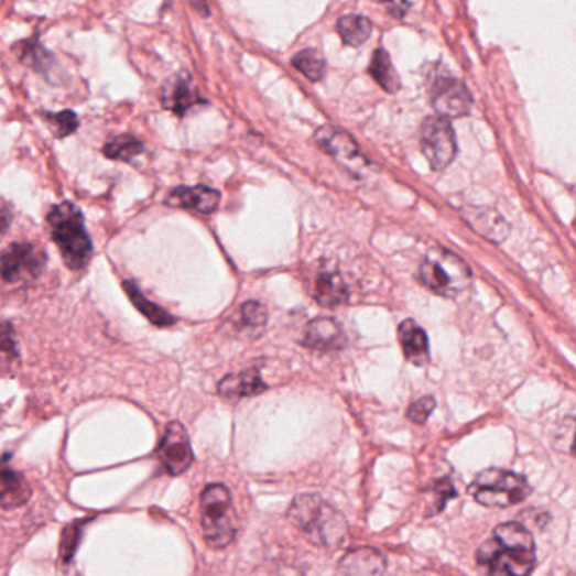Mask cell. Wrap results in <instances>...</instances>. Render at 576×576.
<instances>
[{
  "label": "cell",
  "mask_w": 576,
  "mask_h": 576,
  "mask_svg": "<svg viewBox=\"0 0 576 576\" xmlns=\"http://www.w3.org/2000/svg\"><path fill=\"white\" fill-rule=\"evenodd\" d=\"M477 563L486 576H531L536 566L533 534L521 522L497 525L477 550Z\"/></svg>",
  "instance_id": "1"
},
{
  "label": "cell",
  "mask_w": 576,
  "mask_h": 576,
  "mask_svg": "<svg viewBox=\"0 0 576 576\" xmlns=\"http://www.w3.org/2000/svg\"><path fill=\"white\" fill-rule=\"evenodd\" d=\"M287 519L315 546L337 550L347 541L348 524L344 515L316 493L294 497Z\"/></svg>",
  "instance_id": "2"
},
{
  "label": "cell",
  "mask_w": 576,
  "mask_h": 576,
  "mask_svg": "<svg viewBox=\"0 0 576 576\" xmlns=\"http://www.w3.org/2000/svg\"><path fill=\"white\" fill-rule=\"evenodd\" d=\"M52 237L62 250L66 265L73 271H80L91 258V240L85 229L81 211L73 204L58 205L47 215Z\"/></svg>",
  "instance_id": "3"
},
{
  "label": "cell",
  "mask_w": 576,
  "mask_h": 576,
  "mask_svg": "<svg viewBox=\"0 0 576 576\" xmlns=\"http://www.w3.org/2000/svg\"><path fill=\"white\" fill-rule=\"evenodd\" d=\"M202 528L208 546L224 550L229 546L237 534V514L232 496L221 483H211L202 493Z\"/></svg>",
  "instance_id": "4"
},
{
  "label": "cell",
  "mask_w": 576,
  "mask_h": 576,
  "mask_svg": "<svg viewBox=\"0 0 576 576\" xmlns=\"http://www.w3.org/2000/svg\"><path fill=\"white\" fill-rule=\"evenodd\" d=\"M470 493L486 508H509L528 499L531 486L525 477L502 468H487L475 477Z\"/></svg>",
  "instance_id": "5"
},
{
  "label": "cell",
  "mask_w": 576,
  "mask_h": 576,
  "mask_svg": "<svg viewBox=\"0 0 576 576\" xmlns=\"http://www.w3.org/2000/svg\"><path fill=\"white\" fill-rule=\"evenodd\" d=\"M420 278L424 286L443 294L457 296L470 281V268L445 249H435L421 262Z\"/></svg>",
  "instance_id": "6"
},
{
  "label": "cell",
  "mask_w": 576,
  "mask_h": 576,
  "mask_svg": "<svg viewBox=\"0 0 576 576\" xmlns=\"http://www.w3.org/2000/svg\"><path fill=\"white\" fill-rule=\"evenodd\" d=\"M421 149L435 171L445 170L457 156V138L449 120L428 117L421 126Z\"/></svg>",
  "instance_id": "7"
},
{
  "label": "cell",
  "mask_w": 576,
  "mask_h": 576,
  "mask_svg": "<svg viewBox=\"0 0 576 576\" xmlns=\"http://www.w3.org/2000/svg\"><path fill=\"white\" fill-rule=\"evenodd\" d=\"M46 265V252L34 243H11L0 256V278L6 283L36 280Z\"/></svg>",
  "instance_id": "8"
},
{
  "label": "cell",
  "mask_w": 576,
  "mask_h": 576,
  "mask_svg": "<svg viewBox=\"0 0 576 576\" xmlns=\"http://www.w3.org/2000/svg\"><path fill=\"white\" fill-rule=\"evenodd\" d=\"M157 458L163 464L164 470L173 477L185 474L195 461L188 432L180 421H171L167 424L163 439L157 446Z\"/></svg>",
  "instance_id": "9"
},
{
  "label": "cell",
  "mask_w": 576,
  "mask_h": 576,
  "mask_svg": "<svg viewBox=\"0 0 576 576\" xmlns=\"http://www.w3.org/2000/svg\"><path fill=\"white\" fill-rule=\"evenodd\" d=\"M316 142L322 145L325 153L330 154L337 163L352 173L362 174L370 166L352 135L340 129L323 126L316 131Z\"/></svg>",
  "instance_id": "10"
},
{
  "label": "cell",
  "mask_w": 576,
  "mask_h": 576,
  "mask_svg": "<svg viewBox=\"0 0 576 576\" xmlns=\"http://www.w3.org/2000/svg\"><path fill=\"white\" fill-rule=\"evenodd\" d=\"M432 102L438 117L448 120L468 116L474 98L470 90L457 78H439L433 87Z\"/></svg>",
  "instance_id": "11"
},
{
  "label": "cell",
  "mask_w": 576,
  "mask_h": 576,
  "mask_svg": "<svg viewBox=\"0 0 576 576\" xmlns=\"http://www.w3.org/2000/svg\"><path fill=\"white\" fill-rule=\"evenodd\" d=\"M161 102L164 109L171 110L176 116H185L192 107L198 106L204 100L199 97L193 78L186 73H180L164 85Z\"/></svg>",
  "instance_id": "12"
},
{
  "label": "cell",
  "mask_w": 576,
  "mask_h": 576,
  "mask_svg": "<svg viewBox=\"0 0 576 576\" xmlns=\"http://www.w3.org/2000/svg\"><path fill=\"white\" fill-rule=\"evenodd\" d=\"M166 204L171 207L186 208L198 214H211L220 204V193L208 186H180L167 195Z\"/></svg>",
  "instance_id": "13"
},
{
  "label": "cell",
  "mask_w": 576,
  "mask_h": 576,
  "mask_svg": "<svg viewBox=\"0 0 576 576\" xmlns=\"http://www.w3.org/2000/svg\"><path fill=\"white\" fill-rule=\"evenodd\" d=\"M385 568L388 563L384 556L373 547L348 551L338 566L341 576H384Z\"/></svg>",
  "instance_id": "14"
},
{
  "label": "cell",
  "mask_w": 576,
  "mask_h": 576,
  "mask_svg": "<svg viewBox=\"0 0 576 576\" xmlns=\"http://www.w3.org/2000/svg\"><path fill=\"white\" fill-rule=\"evenodd\" d=\"M345 337L344 330L335 319L332 318H316L309 323L303 338V345L312 348V350H319V352H330L337 348L344 347Z\"/></svg>",
  "instance_id": "15"
},
{
  "label": "cell",
  "mask_w": 576,
  "mask_h": 576,
  "mask_svg": "<svg viewBox=\"0 0 576 576\" xmlns=\"http://www.w3.org/2000/svg\"><path fill=\"white\" fill-rule=\"evenodd\" d=\"M31 499V487L24 475L9 465L0 468V508L6 511L22 508Z\"/></svg>",
  "instance_id": "16"
},
{
  "label": "cell",
  "mask_w": 576,
  "mask_h": 576,
  "mask_svg": "<svg viewBox=\"0 0 576 576\" xmlns=\"http://www.w3.org/2000/svg\"><path fill=\"white\" fill-rule=\"evenodd\" d=\"M268 385L262 382L258 370L249 369L243 372L230 373L227 378L221 379L218 384V394L221 398L237 401V399L252 398V395L262 394Z\"/></svg>",
  "instance_id": "17"
},
{
  "label": "cell",
  "mask_w": 576,
  "mask_h": 576,
  "mask_svg": "<svg viewBox=\"0 0 576 576\" xmlns=\"http://www.w3.org/2000/svg\"><path fill=\"white\" fill-rule=\"evenodd\" d=\"M398 335L399 344L403 345L404 356L411 363L423 367L430 362L428 337L416 322L406 319L401 323Z\"/></svg>",
  "instance_id": "18"
},
{
  "label": "cell",
  "mask_w": 576,
  "mask_h": 576,
  "mask_svg": "<svg viewBox=\"0 0 576 576\" xmlns=\"http://www.w3.org/2000/svg\"><path fill=\"white\" fill-rule=\"evenodd\" d=\"M464 218L475 232L492 242H502L508 236L509 227L504 218L490 208H465Z\"/></svg>",
  "instance_id": "19"
},
{
  "label": "cell",
  "mask_w": 576,
  "mask_h": 576,
  "mask_svg": "<svg viewBox=\"0 0 576 576\" xmlns=\"http://www.w3.org/2000/svg\"><path fill=\"white\" fill-rule=\"evenodd\" d=\"M315 300L325 308H335L348 302V287L337 271H322L316 275Z\"/></svg>",
  "instance_id": "20"
},
{
  "label": "cell",
  "mask_w": 576,
  "mask_h": 576,
  "mask_svg": "<svg viewBox=\"0 0 576 576\" xmlns=\"http://www.w3.org/2000/svg\"><path fill=\"white\" fill-rule=\"evenodd\" d=\"M123 290L128 293L129 300H131L132 305L138 308V312H141L149 322L154 323L156 327H171L176 319L166 312V309L161 308V306L154 305L153 302H149L148 297L142 294V291L139 290L138 284L132 283V281H123Z\"/></svg>",
  "instance_id": "21"
},
{
  "label": "cell",
  "mask_w": 576,
  "mask_h": 576,
  "mask_svg": "<svg viewBox=\"0 0 576 576\" xmlns=\"http://www.w3.org/2000/svg\"><path fill=\"white\" fill-rule=\"evenodd\" d=\"M338 34L348 46H360L372 34V22L360 14H345L337 22Z\"/></svg>",
  "instance_id": "22"
},
{
  "label": "cell",
  "mask_w": 576,
  "mask_h": 576,
  "mask_svg": "<svg viewBox=\"0 0 576 576\" xmlns=\"http://www.w3.org/2000/svg\"><path fill=\"white\" fill-rule=\"evenodd\" d=\"M370 75L376 78L379 85L389 94H395L401 88V78L392 65L391 56L384 50H378L370 59Z\"/></svg>",
  "instance_id": "23"
},
{
  "label": "cell",
  "mask_w": 576,
  "mask_h": 576,
  "mask_svg": "<svg viewBox=\"0 0 576 576\" xmlns=\"http://www.w3.org/2000/svg\"><path fill=\"white\" fill-rule=\"evenodd\" d=\"M144 144L134 135H117V138L109 139L104 145V154L110 160L126 161L131 163L135 156L142 154Z\"/></svg>",
  "instance_id": "24"
},
{
  "label": "cell",
  "mask_w": 576,
  "mask_h": 576,
  "mask_svg": "<svg viewBox=\"0 0 576 576\" xmlns=\"http://www.w3.org/2000/svg\"><path fill=\"white\" fill-rule=\"evenodd\" d=\"M291 63H293V65L312 81L323 80L325 72H327V63H325V58H323L322 53L316 52L313 47L297 53V55L291 59Z\"/></svg>",
  "instance_id": "25"
},
{
  "label": "cell",
  "mask_w": 576,
  "mask_h": 576,
  "mask_svg": "<svg viewBox=\"0 0 576 576\" xmlns=\"http://www.w3.org/2000/svg\"><path fill=\"white\" fill-rule=\"evenodd\" d=\"M18 341L11 323H0V373H8L18 362Z\"/></svg>",
  "instance_id": "26"
},
{
  "label": "cell",
  "mask_w": 576,
  "mask_h": 576,
  "mask_svg": "<svg viewBox=\"0 0 576 576\" xmlns=\"http://www.w3.org/2000/svg\"><path fill=\"white\" fill-rule=\"evenodd\" d=\"M14 52L19 53V58L22 63H26L28 66L34 69H46L47 62H53L52 55L41 47L36 41H24V43L14 46Z\"/></svg>",
  "instance_id": "27"
},
{
  "label": "cell",
  "mask_w": 576,
  "mask_h": 576,
  "mask_svg": "<svg viewBox=\"0 0 576 576\" xmlns=\"http://www.w3.org/2000/svg\"><path fill=\"white\" fill-rule=\"evenodd\" d=\"M84 519H78V521L66 525L65 531H63L62 544H59V559H62L65 565H68V563H72L73 558H75L78 544H80L81 533H84Z\"/></svg>",
  "instance_id": "28"
},
{
  "label": "cell",
  "mask_w": 576,
  "mask_h": 576,
  "mask_svg": "<svg viewBox=\"0 0 576 576\" xmlns=\"http://www.w3.org/2000/svg\"><path fill=\"white\" fill-rule=\"evenodd\" d=\"M47 119L55 128L56 138H66L78 129V117L75 113L65 110L59 113H47Z\"/></svg>",
  "instance_id": "29"
},
{
  "label": "cell",
  "mask_w": 576,
  "mask_h": 576,
  "mask_svg": "<svg viewBox=\"0 0 576 576\" xmlns=\"http://www.w3.org/2000/svg\"><path fill=\"white\" fill-rule=\"evenodd\" d=\"M242 319L247 327H262L268 322V309L258 302H247L242 306Z\"/></svg>",
  "instance_id": "30"
},
{
  "label": "cell",
  "mask_w": 576,
  "mask_h": 576,
  "mask_svg": "<svg viewBox=\"0 0 576 576\" xmlns=\"http://www.w3.org/2000/svg\"><path fill=\"white\" fill-rule=\"evenodd\" d=\"M436 407V401L433 398H421L416 403L411 404L407 410V417L414 423L424 424L432 416L433 410Z\"/></svg>",
  "instance_id": "31"
},
{
  "label": "cell",
  "mask_w": 576,
  "mask_h": 576,
  "mask_svg": "<svg viewBox=\"0 0 576 576\" xmlns=\"http://www.w3.org/2000/svg\"><path fill=\"white\" fill-rule=\"evenodd\" d=\"M435 496L436 502L433 504V511H430V518L442 512L443 509H445L446 502L457 497V490H455V487L452 486L448 480H439L435 487Z\"/></svg>",
  "instance_id": "32"
},
{
  "label": "cell",
  "mask_w": 576,
  "mask_h": 576,
  "mask_svg": "<svg viewBox=\"0 0 576 576\" xmlns=\"http://www.w3.org/2000/svg\"><path fill=\"white\" fill-rule=\"evenodd\" d=\"M12 224V208L4 202H0V237L8 232Z\"/></svg>",
  "instance_id": "33"
},
{
  "label": "cell",
  "mask_w": 576,
  "mask_h": 576,
  "mask_svg": "<svg viewBox=\"0 0 576 576\" xmlns=\"http://www.w3.org/2000/svg\"><path fill=\"white\" fill-rule=\"evenodd\" d=\"M385 8H388L395 18H403V15H406L407 9H411V4L410 2H395V4H388Z\"/></svg>",
  "instance_id": "34"
}]
</instances>
